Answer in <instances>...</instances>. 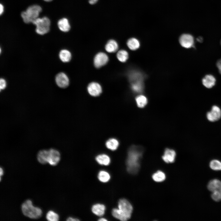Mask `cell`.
I'll use <instances>...</instances> for the list:
<instances>
[{
	"label": "cell",
	"mask_w": 221,
	"mask_h": 221,
	"mask_svg": "<svg viewBox=\"0 0 221 221\" xmlns=\"http://www.w3.org/2000/svg\"><path fill=\"white\" fill-rule=\"evenodd\" d=\"M119 145L118 140L114 138H111L107 140L106 142V146L109 149L114 151L116 150Z\"/></svg>",
	"instance_id": "cell-21"
},
{
	"label": "cell",
	"mask_w": 221,
	"mask_h": 221,
	"mask_svg": "<svg viewBox=\"0 0 221 221\" xmlns=\"http://www.w3.org/2000/svg\"><path fill=\"white\" fill-rule=\"evenodd\" d=\"M66 220L68 221H78L79 220L78 218L72 217H68L67 218Z\"/></svg>",
	"instance_id": "cell-32"
},
{
	"label": "cell",
	"mask_w": 221,
	"mask_h": 221,
	"mask_svg": "<svg viewBox=\"0 0 221 221\" xmlns=\"http://www.w3.org/2000/svg\"><path fill=\"white\" fill-rule=\"evenodd\" d=\"M176 156V153L174 150L167 148L164 151L162 159L166 163H172L175 161Z\"/></svg>",
	"instance_id": "cell-13"
},
{
	"label": "cell",
	"mask_w": 221,
	"mask_h": 221,
	"mask_svg": "<svg viewBox=\"0 0 221 221\" xmlns=\"http://www.w3.org/2000/svg\"><path fill=\"white\" fill-rule=\"evenodd\" d=\"M118 48V45L114 40L111 39L107 43L105 46L106 51L109 53L115 52Z\"/></svg>",
	"instance_id": "cell-20"
},
{
	"label": "cell",
	"mask_w": 221,
	"mask_h": 221,
	"mask_svg": "<svg viewBox=\"0 0 221 221\" xmlns=\"http://www.w3.org/2000/svg\"><path fill=\"white\" fill-rule=\"evenodd\" d=\"M133 207L130 203L125 199H121L118 202V208L112 209L111 213L115 218L122 221H126L131 217Z\"/></svg>",
	"instance_id": "cell-2"
},
{
	"label": "cell",
	"mask_w": 221,
	"mask_h": 221,
	"mask_svg": "<svg viewBox=\"0 0 221 221\" xmlns=\"http://www.w3.org/2000/svg\"><path fill=\"white\" fill-rule=\"evenodd\" d=\"M98 220L99 221H107V220L105 218L102 217L100 218Z\"/></svg>",
	"instance_id": "cell-35"
},
{
	"label": "cell",
	"mask_w": 221,
	"mask_h": 221,
	"mask_svg": "<svg viewBox=\"0 0 221 221\" xmlns=\"http://www.w3.org/2000/svg\"><path fill=\"white\" fill-rule=\"evenodd\" d=\"M135 100L138 106L140 108L144 107L147 103V98L142 95L137 96Z\"/></svg>",
	"instance_id": "cell-25"
},
{
	"label": "cell",
	"mask_w": 221,
	"mask_h": 221,
	"mask_svg": "<svg viewBox=\"0 0 221 221\" xmlns=\"http://www.w3.org/2000/svg\"><path fill=\"white\" fill-rule=\"evenodd\" d=\"M95 160L99 165L105 166L108 165L111 162L110 157L105 154H101L98 155L95 157Z\"/></svg>",
	"instance_id": "cell-16"
},
{
	"label": "cell",
	"mask_w": 221,
	"mask_h": 221,
	"mask_svg": "<svg viewBox=\"0 0 221 221\" xmlns=\"http://www.w3.org/2000/svg\"><path fill=\"white\" fill-rule=\"evenodd\" d=\"M166 176L165 173L161 171H158L152 175V178L155 181L161 182L163 181L165 179Z\"/></svg>",
	"instance_id": "cell-26"
},
{
	"label": "cell",
	"mask_w": 221,
	"mask_h": 221,
	"mask_svg": "<svg viewBox=\"0 0 221 221\" xmlns=\"http://www.w3.org/2000/svg\"><path fill=\"white\" fill-rule=\"evenodd\" d=\"M21 209L24 215L32 219H38L41 216L42 214L41 209L33 206L32 201L30 200H26L22 203Z\"/></svg>",
	"instance_id": "cell-3"
},
{
	"label": "cell",
	"mask_w": 221,
	"mask_h": 221,
	"mask_svg": "<svg viewBox=\"0 0 221 221\" xmlns=\"http://www.w3.org/2000/svg\"><path fill=\"white\" fill-rule=\"evenodd\" d=\"M106 207L103 204L97 203L94 204L91 207L92 213L99 216H102L105 214Z\"/></svg>",
	"instance_id": "cell-14"
},
{
	"label": "cell",
	"mask_w": 221,
	"mask_h": 221,
	"mask_svg": "<svg viewBox=\"0 0 221 221\" xmlns=\"http://www.w3.org/2000/svg\"><path fill=\"white\" fill-rule=\"evenodd\" d=\"M6 86V83L5 80L1 78L0 80V90L4 89Z\"/></svg>",
	"instance_id": "cell-30"
},
{
	"label": "cell",
	"mask_w": 221,
	"mask_h": 221,
	"mask_svg": "<svg viewBox=\"0 0 221 221\" xmlns=\"http://www.w3.org/2000/svg\"><path fill=\"white\" fill-rule=\"evenodd\" d=\"M216 79L215 77L211 75H206L202 79L203 85L208 88H210L214 86L215 83Z\"/></svg>",
	"instance_id": "cell-15"
},
{
	"label": "cell",
	"mask_w": 221,
	"mask_h": 221,
	"mask_svg": "<svg viewBox=\"0 0 221 221\" xmlns=\"http://www.w3.org/2000/svg\"><path fill=\"white\" fill-rule=\"evenodd\" d=\"M41 11L42 8L40 6L37 5H33L29 7L26 11L22 12L21 15L25 23H32L38 17Z\"/></svg>",
	"instance_id": "cell-4"
},
{
	"label": "cell",
	"mask_w": 221,
	"mask_h": 221,
	"mask_svg": "<svg viewBox=\"0 0 221 221\" xmlns=\"http://www.w3.org/2000/svg\"><path fill=\"white\" fill-rule=\"evenodd\" d=\"M131 82V87L133 91L137 93L142 92L143 89L142 79H135Z\"/></svg>",
	"instance_id": "cell-18"
},
{
	"label": "cell",
	"mask_w": 221,
	"mask_h": 221,
	"mask_svg": "<svg viewBox=\"0 0 221 221\" xmlns=\"http://www.w3.org/2000/svg\"><path fill=\"white\" fill-rule=\"evenodd\" d=\"M179 42L182 47L186 48H189L193 45L194 38L190 34H184L180 36Z\"/></svg>",
	"instance_id": "cell-10"
},
{
	"label": "cell",
	"mask_w": 221,
	"mask_h": 221,
	"mask_svg": "<svg viewBox=\"0 0 221 221\" xmlns=\"http://www.w3.org/2000/svg\"><path fill=\"white\" fill-rule=\"evenodd\" d=\"M207 188L212 192L211 197L214 200H221V181L217 179L212 180L208 184Z\"/></svg>",
	"instance_id": "cell-6"
},
{
	"label": "cell",
	"mask_w": 221,
	"mask_h": 221,
	"mask_svg": "<svg viewBox=\"0 0 221 221\" xmlns=\"http://www.w3.org/2000/svg\"><path fill=\"white\" fill-rule=\"evenodd\" d=\"M48 163L52 166L56 165L60 159V154L59 152L54 149H51L48 150Z\"/></svg>",
	"instance_id": "cell-9"
},
{
	"label": "cell",
	"mask_w": 221,
	"mask_h": 221,
	"mask_svg": "<svg viewBox=\"0 0 221 221\" xmlns=\"http://www.w3.org/2000/svg\"><path fill=\"white\" fill-rule=\"evenodd\" d=\"M0 6V14L1 15L3 12L4 9V6L2 4H1Z\"/></svg>",
	"instance_id": "cell-33"
},
{
	"label": "cell",
	"mask_w": 221,
	"mask_h": 221,
	"mask_svg": "<svg viewBox=\"0 0 221 221\" xmlns=\"http://www.w3.org/2000/svg\"><path fill=\"white\" fill-rule=\"evenodd\" d=\"M210 168L214 170H221V162L217 160H213L210 163Z\"/></svg>",
	"instance_id": "cell-29"
},
{
	"label": "cell",
	"mask_w": 221,
	"mask_h": 221,
	"mask_svg": "<svg viewBox=\"0 0 221 221\" xmlns=\"http://www.w3.org/2000/svg\"><path fill=\"white\" fill-rule=\"evenodd\" d=\"M128 54L127 52L124 50H121L118 52L117 54V57L120 62H125L128 58Z\"/></svg>",
	"instance_id": "cell-27"
},
{
	"label": "cell",
	"mask_w": 221,
	"mask_h": 221,
	"mask_svg": "<svg viewBox=\"0 0 221 221\" xmlns=\"http://www.w3.org/2000/svg\"><path fill=\"white\" fill-rule=\"evenodd\" d=\"M216 66L219 73L221 74V59H219L216 63Z\"/></svg>",
	"instance_id": "cell-31"
},
{
	"label": "cell",
	"mask_w": 221,
	"mask_h": 221,
	"mask_svg": "<svg viewBox=\"0 0 221 221\" xmlns=\"http://www.w3.org/2000/svg\"><path fill=\"white\" fill-rule=\"evenodd\" d=\"M110 177L109 173L104 170H100L98 174V179L100 182L103 183L108 182L110 180Z\"/></svg>",
	"instance_id": "cell-22"
},
{
	"label": "cell",
	"mask_w": 221,
	"mask_h": 221,
	"mask_svg": "<svg viewBox=\"0 0 221 221\" xmlns=\"http://www.w3.org/2000/svg\"><path fill=\"white\" fill-rule=\"evenodd\" d=\"M0 177H1V176L3 175V169L1 167L0 168Z\"/></svg>",
	"instance_id": "cell-36"
},
{
	"label": "cell",
	"mask_w": 221,
	"mask_h": 221,
	"mask_svg": "<svg viewBox=\"0 0 221 221\" xmlns=\"http://www.w3.org/2000/svg\"><path fill=\"white\" fill-rule=\"evenodd\" d=\"M44 0L46 2H50V1H52V0Z\"/></svg>",
	"instance_id": "cell-38"
},
{
	"label": "cell",
	"mask_w": 221,
	"mask_h": 221,
	"mask_svg": "<svg viewBox=\"0 0 221 221\" xmlns=\"http://www.w3.org/2000/svg\"><path fill=\"white\" fill-rule=\"evenodd\" d=\"M207 119L211 122L218 120L221 117V110L218 106L214 105L212 107L210 111L206 114Z\"/></svg>",
	"instance_id": "cell-8"
},
{
	"label": "cell",
	"mask_w": 221,
	"mask_h": 221,
	"mask_svg": "<svg viewBox=\"0 0 221 221\" xmlns=\"http://www.w3.org/2000/svg\"><path fill=\"white\" fill-rule=\"evenodd\" d=\"M87 90L91 96L96 97L99 95L102 92V88L99 83L92 82L90 83L87 87Z\"/></svg>",
	"instance_id": "cell-11"
},
{
	"label": "cell",
	"mask_w": 221,
	"mask_h": 221,
	"mask_svg": "<svg viewBox=\"0 0 221 221\" xmlns=\"http://www.w3.org/2000/svg\"><path fill=\"white\" fill-rule=\"evenodd\" d=\"M55 80L57 85L62 88L66 87L69 85V79L64 73L60 72L57 75Z\"/></svg>",
	"instance_id": "cell-12"
},
{
	"label": "cell",
	"mask_w": 221,
	"mask_h": 221,
	"mask_svg": "<svg viewBox=\"0 0 221 221\" xmlns=\"http://www.w3.org/2000/svg\"><path fill=\"white\" fill-rule=\"evenodd\" d=\"M197 40L199 42H202L203 41V39L201 37H199L197 39Z\"/></svg>",
	"instance_id": "cell-37"
},
{
	"label": "cell",
	"mask_w": 221,
	"mask_h": 221,
	"mask_svg": "<svg viewBox=\"0 0 221 221\" xmlns=\"http://www.w3.org/2000/svg\"><path fill=\"white\" fill-rule=\"evenodd\" d=\"M143 152L142 148L138 146L132 145L129 149L126 164L127 171L130 173L135 174L138 172Z\"/></svg>",
	"instance_id": "cell-1"
},
{
	"label": "cell",
	"mask_w": 221,
	"mask_h": 221,
	"mask_svg": "<svg viewBox=\"0 0 221 221\" xmlns=\"http://www.w3.org/2000/svg\"><path fill=\"white\" fill-rule=\"evenodd\" d=\"M98 1V0H89V3L91 5L95 4Z\"/></svg>",
	"instance_id": "cell-34"
},
{
	"label": "cell",
	"mask_w": 221,
	"mask_h": 221,
	"mask_svg": "<svg viewBox=\"0 0 221 221\" xmlns=\"http://www.w3.org/2000/svg\"><path fill=\"white\" fill-rule=\"evenodd\" d=\"M50 21L47 17H38L32 23L36 26V31L38 34L42 35L48 33L50 29Z\"/></svg>",
	"instance_id": "cell-5"
},
{
	"label": "cell",
	"mask_w": 221,
	"mask_h": 221,
	"mask_svg": "<svg viewBox=\"0 0 221 221\" xmlns=\"http://www.w3.org/2000/svg\"><path fill=\"white\" fill-rule=\"evenodd\" d=\"M127 45L128 48L132 50L138 49L140 45L138 40L134 38H132L129 39L127 41Z\"/></svg>",
	"instance_id": "cell-24"
},
{
	"label": "cell",
	"mask_w": 221,
	"mask_h": 221,
	"mask_svg": "<svg viewBox=\"0 0 221 221\" xmlns=\"http://www.w3.org/2000/svg\"></svg>",
	"instance_id": "cell-39"
},
{
	"label": "cell",
	"mask_w": 221,
	"mask_h": 221,
	"mask_svg": "<svg viewBox=\"0 0 221 221\" xmlns=\"http://www.w3.org/2000/svg\"><path fill=\"white\" fill-rule=\"evenodd\" d=\"M48 150L45 149L41 150L37 154V160L41 164H46L48 163Z\"/></svg>",
	"instance_id": "cell-17"
},
{
	"label": "cell",
	"mask_w": 221,
	"mask_h": 221,
	"mask_svg": "<svg viewBox=\"0 0 221 221\" xmlns=\"http://www.w3.org/2000/svg\"><path fill=\"white\" fill-rule=\"evenodd\" d=\"M46 218L49 221H57L59 219L58 215L52 210L49 211L47 212Z\"/></svg>",
	"instance_id": "cell-28"
},
{
	"label": "cell",
	"mask_w": 221,
	"mask_h": 221,
	"mask_svg": "<svg viewBox=\"0 0 221 221\" xmlns=\"http://www.w3.org/2000/svg\"><path fill=\"white\" fill-rule=\"evenodd\" d=\"M71 52L66 49L61 50L59 53V57L61 60L64 62H67L70 61L71 58Z\"/></svg>",
	"instance_id": "cell-23"
},
{
	"label": "cell",
	"mask_w": 221,
	"mask_h": 221,
	"mask_svg": "<svg viewBox=\"0 0 221 221\" xmlns=\"http://www.w3.org/2000/svg\"><path fill=\"white\" fill-rule=\"evenodd\" d=\"M107 55L103 52H99L97 54L94 59V64L95 66L99 68L105 65L108 61Z\"/></svg>",
	"instance_id": "cell-7"
},
{
	"label": "cell",
	"mask_w": 221,
	"mask_h": 221,
	"mask_svg": "<svg viewBox=\"0 0 221 221\" xmlns=\"http://www.w3.org/2000/svg\"><path fill=\"white\" fill-rule=\"evenodd\" d=\"M57 25L60 29L63 32H67L70 30V24L67 18H63L59 20Z\"/></svg>",
	"instance_id": "cell-19"
}]
</instances>
